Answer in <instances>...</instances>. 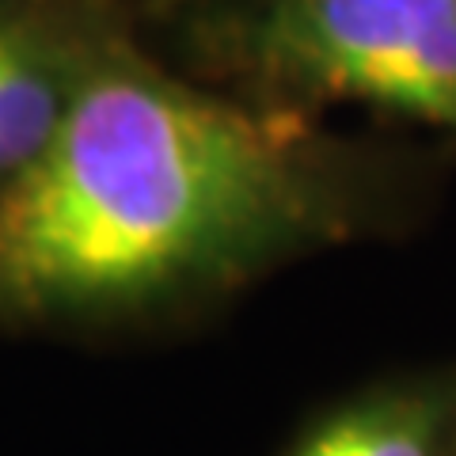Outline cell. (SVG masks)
Returning a JSON list of instances; mask_svg holds the SVG:
<instances>
[{"mask_svg":"<svg viewBox=\"0 0 456 456\" xmlns=\"http://www.w3.org/2000/svg\"><path fill=\"white\" fill-rule=\"evenodd\" d=\"M342 224L308 114L114 46L0 198V327H99L236 293Z\"/></svg>","mask_w":456,"mask_h":456,"instance_id":"cell-1","label":"cell"},{"mask_svg":"<svg viewBox=\"0 0 456 456\" xmlns=\"http://www.w3.org/2000/svg\"><path fill=\"white\" fill-rule=\"evenodd\" d=\"M187 77L259 107L362 103L456 134V0H130Z\"/></svg>","mask_w":456,"mask_h":456,"instance_id":"cell-2","label":"cell"},{"mask_svg":"<svg viewBox=\"0 0 456 456\" xmlns=\"http://www.w3.org/2000/svg\"><path fill=\"white\" fill-rule=\"evenodd\" d=\"M130 31V0H0V198L46 152Z\"/></svg>","mask_w":456,"mask_h":456,"instance_id":"cell-3","label":"cell"},{"mask_svg":"<svg viewBox=\"0 0 456 456\" xmlns=\"http://www.w3.org/2000/svg\"><path fill=\"white\" fill-rule=\"evenodd\" d=\"M441 407L430 395H380L327 419L293 456H437Z\"/></svg>","mask_w":456,"mask_h":456,"instance_id":"cell-4","label":"cell"}]
</instances>
